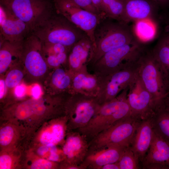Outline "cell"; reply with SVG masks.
Masks as SVG:
<instances>
[{
    "instance_id": "6da1fadb",
    "label": "cell",
    "mask_w": 169,
    "mask_h": 169,
    "mask_svg": "<svg viewBox=\"0 0 169 169\" xmlns=\"http://www.w3.org/2000/svg\"><path fill=\"white\" fill-rule=\"evenodd\" d=\"M128 24L107 17L100 19L94 31L95 46L88 67H90L109 51L138 40L132 26Z\"/></svg>"
},
{
    "instance_id": "7a4b0ae2",
    "label": "cell",
    "mask_w": 169,
    "mask_h": 169,
    "mask_svg": "<svg viewBox=\"0 0 169 169\" xmlns=\"http://www.w3.org/2000/svg\"><path fill=\"white\" fill-rule=\"evenodd\" d=\"M127 90L126 88L114 99L101 105L88 124L76 131L82 134L89 143L98 134L118 120L131 115Z\"/></svg>"
},
{
    "instance_id": "3957f363",
    "label": "cell",
    "mask_w": 169,
    "mask_h": 169,
    "mask_svg": "<svg viewBox=\"0 0 169 169\" xmlns=\"http://www.w3.org/2000/svg\"><path fill=\"white\" fill-rule=\"evenodd\" d=\"M31 33L42 42L59 44L70 48L88 36L84 31L56 12Z\"/></svg>"
},
{
    "instance_id": "277c9868",
    "label": "cell",
    "mask_w": 169,
    "mask_h": 169,
    "mask_svg": "<svg viewBox=\"0 0 169 169\" xmlns=\"http://www.w3.org/2000/svg\"><path fill=\"white\" fill-rule=\"evenodd\" d=\"M146 49L135 40L106 53L90 67L99 77H105L136 65Z\"/></svg>"
},
{
    "instance_id": "5b68a950",
    "label": "cell",
    "mask_w": 169,
    "mask_h": 169,
    "mask_svg": "<svg viewBox=\"0 0 169 169\" xmlns=\"http://www.w3.org/2000/svg\"><path fill=\"white\" fill-rule=\"evenodd\" d=\"M138 73L151 95L156 109L169 95V84L151 50L146 49L138 62Z\"/></svg>"
},
{
    "instance_id": "8992f818",
    "label": "cell",
    "mask_w": 169,
    "mask_h": 169,
    "mask_svg": "<svg viewBox=\"0 0 169 169\" xmlns=\"http://www.w3.org/2000/svg\"><path fill=\"white\" fill-rule=\"evenodd\" d=\"M21 63L29 83H43L50 71L43 54L41 41L31 33L23 43Z\"/></svg>"
},
{
    "instance_id": "52a82bcc",
    "label": "cell",
    "mask_w": 169,
    "mask_h": 169,
    "mask_svg": "<svg viewBox=\"0 0 169 169\" xmlns=\"http://www.w3.org/2000/svg\"><path fill=\"white\" fill-rule=\"evenodd\" d=\"M0 3L25 23L31 33L55 12L47 0H0Z\"/></svg>"
},
{
    "instance_id": "ba28073f",
    "label": "cell",
    "mask_w": 169,
    "mask_h": 169,
    "mask_svg": "<svg viewBox=\"0 0 169 169\" xmlns=\"http://www.w3.org/2000/svg\"><path fill=\"white\" fill-rule=\"evenodd\" d=\"M100 105L96 97L81 94H71L65 107L68 132L87 125L99 109Z\"/></svg>"
},
{
    "instance_id": "9c48e42d",
    "label": "cell",
    "mask_w": 169,
    "mask_h": 169,
    "mask_svg": "<svg viewBox=\"0 0 169 169\" xmlns=\"http://www.w3.org/2000/svg\"><path fill=\"white\" fill-rule=\"evenodd\" d=\"M141 121L131 115L118 120L95 137L89 143V148L110 145L129 146Z\"/></svg>"
},
{
    "instance_id": "30bf717a",
    "label": "cell",
    "mask_w": 169,
    "mask_h": 169,
    "mask_svg": "<svg viewBox=\"0 0 169 169\" xmlns=\"http://www.w3.org/2000/svg\"><path fill=\"white\" fill-rule=\"evenodd\" d=\"M56 13L84 31L95 46L94 33L101 18L86 11L70 0H53Z\"/></svg>"
},
{
    "instance_id": "8fae6325",
    "label": "cell",
    "mask_w": 169,
    "mask_h": 169,
    "mask_svg": "<svg viewBox=\"0 0 169 169\" xmlns=\"http://www.w3.org/2000/svg\"><path fill=\"white\" fill-rule=\"evenodd\" d=\"M127 98L133 117L142 121L154 114L156 108L152 97L138 73L128 87Z\"/></svg>"
},
{
    "instance_id": "7c38bea8",
    "label": "cell",
    "mask_w": 169,
    "mask_h": 169,
    "mask_svg": "<svg viewBox=\"0 0 169 169\" xmlns=\"http://www.w3.org/2000/svg\"><path fill=\"white\" fill-rule=\"evenodd\" d=\"M138 63L129 67L108 76L99 77L100 88L96 98L100 105L115 98L126 89L138 73Z\"/></svg>"
},
{
    "instance_id": "4fadbf2b",
    "label": "cell",
    "mask_w": 169,
    "mask_h": 169,
    "mask_svg": "<svg viewBox=\"0 0 169 169\" xmlns=\"http://www.w3.org/2000/svg\"><path fill=\"white\" fill-rule=\"evenodd\" d=\"M30 33L25 23L11 11L0 5V41L23 42Z\"/></svg>"
},
{
    "instance_id": "5bb4252c",
    "label": "cell",
    "mask_w": 169,
    "mask_h": 169,
    "mask_svg": "<svg viewBox=\"0 0 169 169\" xmlns=\"http://www.w3.org/2000/svg\"><path fill=\"white\" fill-rule=\"evenodd\" d=\"M128 147L110 145L96 148H89L86 156L80 165L83 169H101L107 164L118 162L125 150Z\"/></svg>"
},
{
    "instance_id": "9a60e30c",
    "label": "cell",
    "mask_w": 169,
    "mask_h": 169,
    "mask_svg": "<svg viewBox=\"0 0 169 169\" xmlns=\"http://www.w3.org/2000/svg\"><path fill=\"white\" fill-rule=\"evenodd\" d=\"M124 12L123 22L127 23L142 20L154 22L160 9L152 0H123Z\"/></svg>"
},
{
    "instance_id": "2e32d148",
    "label": "cell",
    "mask_w": 169,
    "mask_h": 169,
    "mask_svg": "<svg viewBox=\"0 0 169 169\" xmlns=\"http://www.w3.org/2000/svg\"><path fill=\"white\" fill-rule=\"evenodd\" d=\"M142 163L143 168L169 169V142L154 130L151 145Z\"/></svg>"
},
{
    "instance_id": "e0dca14e",
    "label": "cell",
    "mask_w": 169,
    "mask_h": 169,
    "mask_svg": "<svg viewBox=\"0 0 169 169\" xmlns=\"http://www.w3.org/2000/svg\"><path fill=\"white\" fill-rule=\"evenodd\" d=\"M69 133L62 149L64 161L79 165L88 152L89 142L82 134L76 130Z\"/></svg>"
},
{
    "instance_id": "ac0fdd59",
    "label": "cell",
    "mask_w": 169,
    "mask_h": 169,
    "mask_svg": "<svg viewBox=\"0 0 169 169\" xmlns=\"http://www.w3.org/2000/svg\"><path fill=\"white\" fill-rule=\"evenodd\" d=\"M94 48L93 44L88 36L76 43L71 48L69 53L67 63L69 69L74 74L87 67L92 56Z\"/></svg>"
},
{
    "instance_id": "d6986e66",
    "label": "cell",
    "mask_w": 169,
    "mask_h": 169,
    "mask_svg": "<svg viewBox=\"0 0 169 169\" xmlns=\"http://www.w3.org/2000/svg\"><path fill=\"white\" fill-rule=\"evenodd\" d=\"M52 69L42 83L45 92L57 95L69 92L74 74L65 66Z\"/></svg>"
},
{
    "instance_id": "ffe728a7",
    "label": "cell",
    "mask_w": 169,
    "mask_h": 169,
    "mask_svg": "<svg viewBox=\"0 0 169 169\" xmlns=\"http://www.w3.org/2000/svg\"><path fill=\"white\" fill-rule=\"evenodd\" d=\"M151 117L141 122L130 146L139 162L142 163L153 138L154 129Z\"/></svg>"
},
{
    "instance_id": "44dd1931",
    "label": "cell",
    "mask_w": 169,
    "mask_h": 169,
    "mask_svg": "<svg viewBox=\"0 0 169 169\" xmlns=\"http://www.w3.org/2000/svg\"><path fill=\"white\" fill-rule=\"evenodd\" d=\"M100 78L89 72L88 67L74 74L69 92L71 94H81L96 97L100 88Z\"/></svg>"
},
{
    "instance_id": "7402d4cb",
    "label": "cell",
    "mask_w": 169,
    "mask_h": 169,
    "mask_svg": "<svg viewBox=\"0 0 169 169\" xmlns=\"http://www.w3.org/2000/svg\"><path fill=\"white\" fill-rule=\"evenodd\" d=\"M23 42L15 43L0 41L1 76H4L12 67L21 63Z\"/></svg>"
},
{
    "instance_id": "603a6c76",
    "label": "cell",
    "mask_w": 169,
    "mask_h": 169,
    "mask_svg": "<svg viewBox=\"0 0 169 169\" xmlns=\"http://www.w3.org/2000/svg\"><path fill=\"white\" fill-rule=\"evenodd\" d=\"M41 42L44 57L50 69L63 66H67L71 48L59 44Z\"/></svg>"
},
{
    "instance_id": "cb8c5ba5",
    "label": "cell",
    "mask_w": 169,
    "mask_h": 169,
    "mask_svg": "<svg viewBox=\"0 0 169 169\" xmlns=\"http://www.w3.org/2000/svg\"><path fill=\"white\" fill-rule=\"evenodd\" d=\"M169 84V26L167 25L151 50Z\"/></svg>"
},
{
    "instance_id": "d4e9b609",
    "label": "cell",
    "mask_w": 169,
    "mask_h": 169,
    "mask_svg": "<svg viewBox=\"0 0 169 169\" xmlns=\"http://www.w3.org/2000/svg\"><path fill=\"white\" fill-rule=\"evenodd\" d=\"M67 119L64 115L60 120L55 123L42 134L40 139L43 145L56 146L62 142L67 129Z\"/></svg>"
},
{
    "instance_id": "484cf974",
    "label": "cell",
    "mask_w": 169,
    "mask_h": 169,
    "mask_svg": "<svg viewBox=\"0 0 169 169\" xmlns=\"http://www.w3.org/2000/svg\"><path fill=\"white\" fill-rule=\"evenodd\" d=\"M154 23L148 20L134 22L132 28L134 34L138 40L144 44L152 40L156 35V28Z\"/></svg>"
},
{
    "instance_id": "4316f807",
    "label": "cell",
    "mask_w": 169,
    "mask_h": 169,
    "mask_svg": "<svg viewBox=\"0 0 169 169\" xmlns=\"http://www.w3.org/2000/svg\"><path fill=\"white\" fill-rule=\"evenodd\" d=\"M151 118L154 131L169 142V112L159 107Z\"/></svg>"
},
{
    "instance_id": "83f0119b",
    "label": "cell",
    "mask_w": 169,
    "mask_h": 169,
    "mask_svg": "<svg viewBox=\"0 0 169 169\" xmlns=\"http://www.w3.org/2000/svg\"><path fill=\"white\" fill-rule=\"evenodd\" d=\"M101 8L102 12L106 17L123 22V0H102Z\"/></svg>"
},
{
    "instance_id": "f1b7e54d",
    "label": "cell",
    "mask_w": 169,
    "mask_h": 169,
    "mask_svg": "<svg viewBox=\"0 0 169 169\" xmlns=\"http://www.w3.org/2000/svg\"><path fill=\"white\" fill-rule=\"evenodd\" d=\"M8 93H12L13 89L22 82L25 73L21 63L10 68L4 75Z\"/></svg>"
},
{
    "instance_id": "f546056e",
    "label": "cell",
    "mask_w": 169,
    "mask_h": 169,
    "mask_svg": "<svg viewBox=\"0 0 169 169\" xmlns=\"http://www.w3.org/2000/svg\"><path fill=\"white\" fill-rule=\"evenodd\" d=\"M139 162L130 146L125 150L118 162L120 169H139Z\"/></svg>"
},
{
    "instance_id": "4dcf8cb0",
    "label": "cell",
    "mask_w": 169,
    "mask_h": 169,
    "mask_svg": "<svg viewBox=\"0 0 169 169\" xmlns=\"http://www.w3.org/2000/svg\"><path fill=\"white\" fill-rule=\"evenodd\" d=\"M81 8L101 18L106 16L101 14L91 0H70Z\"/></svg>"
},
{
    "instance_id": "1f68e13d",
    "label": "cell",
    "mask_w": 169,
    "mask_h": 169,
    "mask_svg": "<svg viewBox=\"0 0 169 169\" xmlns=\"http://www.w3.org/2000/svg\"><path fill=\"white\" fill-rule=\"evenodd\" d=\"M14 135L13 128L7 125L2 128L0 131V144L2 146H7L11 142Z\"/></svg>"
},
{
    "instance_id": "d6a6232c",
    "label": "cell",
    "mask_w": 169,
    "mask_h": 169,
    "mask_svg": "<svg viewBox=\"0 0 169 169\" xmlns=\"http://www.w3.org/2000/svg\"><path fill=\"white\" fill-rule=\"evenodd\" d=\"M56 162L47 159H38L33 161L30 165V168L33 169H51L57 168L59 166Z\"/></svg>"
},
{
    "instance_id": "836d02e7",
    "label": "cell",
    "mask_w": 169,
    "mask_h": 169,
    "mask_svg": "<svg viewBox=\"0 0 169 169\" xmlns=\"http://www.w3.org/2000/svg\"><path fill=\"white\" fill-rule=\"evenodd\" d=\"M27 88L23 83H21L17 85L13 90L12 94L14 96L18 99L24 98L26 95Z\"/></svg>"
},
{
    "instance_id": "e575fe53",
    "label": "cell",
    "mask_w": 169,
    "mask_h": 169,
    "mask_svg": "<svg viewBox=\"0 0 169 169\" xmlns=\"http://www.w3.org/2000/svg\"><path fill=\"white\" fill-rule=\"evenodd\" d=\"M12 164V158L8 155L3 154L0 157V169H7L11 168Z\"/></svg>"
},
{
    "instance_id": "d590c367",
    "label": "cell",
    "mask_w": 169,
    "mask_h": 169,
    "mask_svg": "<svg viewBox=\"0 0 169 169\" xmlns=\"http://www.w3.org/2000/svg\"><path fill=\"white\" fill-rule=\"evenodd\" d=\"M43 93L41 84L38 83L33 84L31 90V94L32 98L38 99L43 95Z\"/></svg>"
},
{
    "instance_id": "8d00e7d4",
    "label": "cell",
    "mask_w": 169,
    "mask_h": 169,
    "mask_svg": "<svg viewBox=\"0 0 169 169\" xmlns=\"http://www.w3.org/2000/svg\"><path fill=\"white\" fill-rule=\"evenodd\" d=\"M8 93V89L6 85L4 76H1L0 79V99L2 100L6 96Z\"/></svg>"
},
{
    "instance_id": "74e56055",
    "label": "cell",
    "mask_w": 169,
    "mask_h": 169,
    "mask_svg": "<svg viewBox=\"0 0 169 169\" xmlns=\"http://www.w3.org/2000/svg\"><path fill=\"white\" fill-rule=\"evenodd\" d=\"M60 167L68 169H83V167L80 165H77L69 163L65 161L60 166Z\"/></svg>"
},
{
    "instance_id": "f35d334b",
    "label": "cell",
    "mask_w": 169,
    "mask_h": 169,
    "mask_svg": "<svg viewBox=\"0 0 169 169\" xmlns=\"http://www.w3.org/2000/svg\"><path fill=\"white\" fill-rule=\"evenodd\" d=\"M155 2L160 8L163 9L169 4V0H152Z\"/></svg>"
},
{
    "instance_id": "ab89813d",
    "label": "cell",
    "mask_w": 169,
    "mask_h": 169,
    "mask_svg": "<svg viewBox=\"0 0 169 169\" xmlns=\"http://www.w3.org/2000/svg\"><path fill=\"white\" fill-rule=\"evenodd\" d=\"M101 169H120L118 162L110 163L103 166Z\"/></svg>"
},
{
    "instance_id": "60d3db41",
    "label": "cell",
    "mask_w": 169,
    "mask_h": 169,
    "mask_svg": "<svg viewBox=\"0 0 169 169\" xmlns=\"http://www.w3.org/2000/svg\"><path fill=\"white\" fill-rule=\"evenodd\" d=\"M159 107L169 112V95L165 98Z\"/></svg>"
},
{
    "instance_id": "b9f144b4",
    "label": "cell",
    "mask_w": 169,
    "mask_h": 169,
    "mask_svg": "<svg viewBox=\"0 0 169 169\" xmlns=\"http://www.w3.org/2000/svg\"><path fill=\"white\" fill-rule=\"evenodd\" d=\"M166 22L167 25L169 26V14L166 18Z\"/></svg>"
},
{
    "instance_id": "7bdbcfd3",
    "label": "cell",
    "mask_w": 169,
    "mask_h": 169,
    "mask_svg": "<svg viewBox=\"0 0 169 169\" xmlns=\"http://www.w3.org/2000/svg\"><path fill=\"white\" fill-rule=\"evenodd\" d=\"M168 142H169V141Z\"/></svg>"
}]
</instances>
